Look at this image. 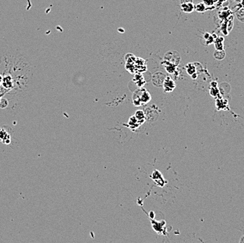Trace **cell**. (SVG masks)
Returning a JSON list of instances; mask_svg holds the SVG:
<instances>
[{
    "instance_id": "1",
    "label": "cell",
    "mask_w": 244,
    "mask_h": 243,
    "mask_svg": "<svg viewBox=\"0 0 244 243\" xmlns=\"http://www.w3.org/2000/svg\"><path fill=\"white\" fill-rule=\"evenodd\" d=\"M151 100L150 93L145 90H139L133 93V101L136 106H140L147 104Z\"/></svg>"
},
{
    "instance_id": "2",
    "label": "cell",
    "mask_w": 244,
    "mask_h": 243,
    "mask_svg": "<svg viewBox=\"0 0 244 243\" xmlns=\"http://www.w3.org/2000/svg\"><path fill=\"white\" fill-rule=\"evenodd\" d=\"M181 7H182V11L185 12H187V13L191 12L194 9V4H193L192 3V0H189V1H187V0H185V1H182Z\"/></svg>"
},
{
    "instance_id": "3",
    "label": "cell",
    "mask_w": 244,
    "mask_h": 243,
    "mask_svg": "<svg viewBox=\"0 0 244 243\" xmlns=\"http://www.w3.org/2000/svg\"><path fill=\"white\" fill-rule=\"evenodd\" d=\"M135 117L138 121L142 120L143 121H145V114L142 111H138L135 114Z\"/></svg>"
},
{
    "instance_id": "4",
    "label": "cell",
    "mask_w": 244,
    "mask_h": 243,
    "mask_svg": "<svg viewBox=\"0 0 244 243\" xmlns=\"http://www.w3.org/2000/svg\"><path fill=\"white\" fill-rule=\"evenodd\" d=\"M237 18L241 22L244 23V7L243 9H240L239 12H237Z\"/></svg>"
},
{
    "instance_id": "5",
    "label": "cell",
    "mask_w": 244,
    "mask_h": 243,
    "mask_svg": "<svg viewBox=\"0 0 244 243\" xmlns=\"http://www.w3.org/2000/svg\"><path fill=\"white\" fill-rule=\"evenodd\" d=\"M205 7H204L203 4H199L196 6V10H197L199 12H202L205 11Z\"/></svg>"
},
{
    "instance_id": "6",
    "label": "cell",
    "mask_w": 244,
    "mask_h": 243,
    "mask_svg": "<svg viewBox=\"0 0 244 243\" xmlns=\"http://www.w3.org/2000/svg\"><path fill=\"white\" fill-rule=\"evenodd\" d=\"M240 242H244V236H243L241 238V239L240 240V241H239Z\"/></svg>"
},
{
    "instance_id": "7",
    "label": "cell",
    "mask_w": 244,
    "mask_h": 243,
    "mask_svg": "<svg viewBox=\"0 0 244 243\" xmlns=\"http://www.w3.org/2000/svg\"><path fill=\"white\" fill-rule=\"evenodd\" d=\"M241 4H242V6H243V7H244V0H242V2H241Z\"/></svg>"
}]
</instances>
